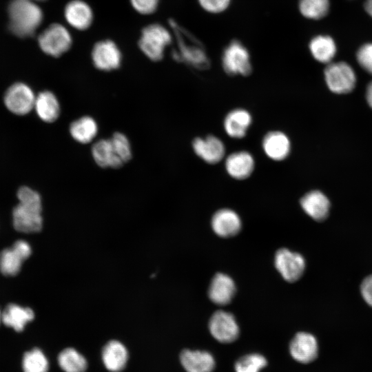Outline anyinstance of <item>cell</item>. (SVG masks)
<instances>
[{"label":"cell","instance_id":"6da1fadb","mask_svg":"<svg viewBox=\"0 0 372 372\" xmlns=\"http://www.w3.org/2000/svg\"><path fill=\"white\" fill-rule=\"evenodd\" d=\"M19 203L12 211L13 225L16 230L23 233H35L41 229V198L38 192L23 186L17 194Z\"/></svg>","mask_w":372,"mask_h":372},{"label":"cell","instance_id":"7a4b0ae2","mask_svg":"<svg viewBox=\"0 0 372 372\" xmlns=\"http://www.w3.org/2000/svg\"><path fill=\"white\" fill-rule=\"evenodd\" d=\"M8 14L10 30L21 37L33 34L43 19L42 10L32 0H12Z\"/></svg>","mask_w":372,"mask_h":372},{"label":"cell","instance_id":"3957f363","mask_svg":"<svg viewBox=\"0 0 372 372\" xmlns=\"http://www.w3.org/2000/svg\"><path fill=\"white\" fill-rule=\"evenodd\" d=\"M171 26L176 35L178 50L174 51L173 57L175 60L184 62L191 66L205 70L210 63L202 45L192 38L179 28L174 21L170 22Z\"/></svg>","mask_w":372,"mask_h":372},{"label":"cell","instance_id":"277c9868","mask_svg":"<svg viewBox=\"0 0 372 372\" xmlns=\"http://www.w3.org/2000/svg\"><path fill=\"white\" fill-rule=\"evenodd\" d=\"M168 30L160 24L154 23L142 30L138 45L143 52L152 61H160L165 48L171 43Z\"/></svg>","mask_w":372,"mask_h":372},{"label":"cell","instance_id":"5b68a950","mask_svg":"<svg viewBox=\"0 0 372 372\" xmlns=\"http://www.w3.org/2000/svg\"><path fill=\"white\" fill-rule=\"evenodd\" d=\"M324 74L328 87L334 93L347 94L355 87L356 74L351 65L344 61L327 64Z\"/></svg>","mask_w":372,"mask_h":372},{"label":"cell","instance_id":"8992f818","mask_svg":"<svg viewBox=\"0 0 372 372\" xmlns=\"http://www.w3.org/2000/svg\"><path fill=\"white\" fill-rule=\"evenodd\" d=\"M39 44L47 54L58 57L67 52L72 45L69 32L63 25L54 23L48 26L39 35Z\"/></svg>","mask_w":372,"mask_h":372},{"label":"cell","instance_id":"52a82bcc","mask_svg":"<svg viewBox=\"0 0 372 372\" xmlns=\"http://www.w3.org/2000/svg\"><path fill=\"white\" fill-rule=\"evenodd\" d=\"M36 96L23 83L12 85L6 92L3 101L7 109L17 115H25L34 109Z\"/></svg>","mask_w":372,"mask_h":372},{"label":"cell","instance_id":"ba28073f","mask_svg":"<svg viewBox=\"0 0 372 372\" xmlns=\"http://www.w3.org/2000/svg\"><path fill=\"white\" fill-rule=\"evenodd\" d=\"M222 61L223 69L229 75L248 76L251 72L249 52L238 41H233L225 48Z\"/></svg>","mask_w":372,"mask_h":372},{"label":"cell","instance_id":"9c48e42d","mask_svg":"<svg viewBox=\"0 0 372 372\" xmlns=\"http://www.w3.org/2000/svg\"><path fill=\"white\" fill-rule=\"evenodd\" d=\"M274 264L282 277L289 282L298 280L303 275L306 262L299 253L286 248L278 249L275 255Z\"/></svg>","mask_w":372,"mask_h":372},{"label":"cell","instance_id":"30bf717a","mask_svg":"<svg viewBox=\"0 0 372 372\" xmlns=\"http://www.w3.org/2000/svg\"><path fill=\"white\" fill-rule=\"evenodd\" d=\"M32 254L30 244L23 240L16 241L10 248L0 253V271L5 276H16L21 270L23 262Z\"/></svg>","mask_w":372,"mask_h":372},{"label":"cell","instance_id":"8fae6325","mask_svg":"<svg viewBox=\"0 0 372 372\" xmlns=\"http://www.w3.org/2000/svg\"><path fill=\"white\" fill-rule=\"evenodd\" d=\"M209 329L218 342L230 343L239 335V327L234 316L225 311H217L211 317Z\"/></svg>","mask_w":372,"mask_h":372},{"label":"cell","instance_id":"7c38bea8","mask_svg":"<svg viewBox=\"0 0 372 372\" xmlns=\"http://www.w3.org/2000/svg\"><path fill=\"white\" fill-rule=\"evenodd\" d=\"M192 148L200 158L211 165L220 162L226 152L224 143L214 135L195 138L192 141Z\"/></svg>","mask_w":372,"mask_h":372},{"label":"cell","instance_id":"4fadbf2b","mask_svg":"<svg viewBox=\"0 0 372 372\" xmlns=\"http://www.w3.org/2000/svg\"><path fill=\"white\" fill-rule=\"evenodd\" d=\"M289 351L292 358L298 362L308 364L316 359L318 344L316 337L307 332H298L291 340Z\"/></svg>","mask_w":372,"mask_h":372},{"label":"cell","instance_id":"5bb4252c","mask_svg":"<svg viewBox=\"0 0 372 372\" xmlns=\"http://www.w3.org/2000/svg\"><path fill=\"white\" fill-rule=\"evenodd\" d=\"M92 58L99 70L110 71L118 68L121 62V54L116 44L110 40L98 42L93 48Z\"/></svg>","mask_w":372,"mask_h":372},{"label":"cell","instance_id":"9a60e30c","mask_svg":"<svg viewBox=\"0 0 372 372\" xmlns=\"http://www.w3.org/2000/svg\"><path fill=\"white\" fill-rule=\"evenodd\" d=\"M225 167L227 173L236 180L249 178L255 168V160L251 153L241 150L231 153L225 158Z\"/></svg>","mask_w":372,"mask_h":372},{"label":"cell","instance_id":"2e32d148","mask_svg":"<svg viewBox=\"0 0 372 372\" xmlns=\"http://www.w3.org/2000/svg\"><path fill=\"white\" fill-rule=\"evenodd\" d=\"M262 149L266 156L276 161H281L287 158L291 151L289 137L281 131L267 132L262 141Z\"/></svg>","mask_w":372,"mask_h":372},{"label":"cell","instance_id":"e0dca14e","mask_svg":"<svg viewBox=\"0 0 372 372\" xmlns=\"http://www.w3.org/2000/svg\"><path fill=\"white\" fill-rule=\"evenodd\" d=\"M242 223L238 214L231 209H220L212 216L211 227L220 237L236 236L241 229Z\"/></svg>","mask_w":372,"mask_h":372},{"label":"cell","instance_id":"ac0fdd59","mask_svg":"<svg viewBox=\"0 0 372 372\" xmlns=\"http://www.w3.org/2000/svg\"><path fill=\"white\" fill-rule=\"evenodd\" d=\"M235 293L234 281L230 276L223 273H218L214 276L208 289L209 299L220 306L229 304Z\"/></svg>","mask_w":372,"mask_h":372},{"label":"cell","instance_id":"d6986e66","mask_svg":"<svg viewBox=\"0 0 372 372\" xmlns=\"http://www.w3.org/2000/svg\"><path fill=\"white\" fill-rule=\"evenodd\" d=\"M103 363L110 372H121L126 366L129 354L125 346L118 340L107 342L101 352Z\"/></svg>","mask_w":372,"mask_h":372},{"label":"cell","instance_id":"ffe728a7","mask_svg":"<svg viewBox=\"0 0 372 372\" xmlns=\"http://www.w3.org/2000/svg\"><path fill=\"white\" fill-rule=\"evenodd\" d=\"M300 205L309 216L316 221L322 222L328 217L331 204L322 192L313 190L301 198Z\"/></svg>","mask_w":372,"mask_h":372},{"label":"cell","instance_id":"44dd1931","mask_svg":"<svg viewBox=\"0 0 372 372\" xmlns=\"http://www.w3.org/2000/svg\"><path fill=\"white\" fill-rule=\"evenodd\" d=\"M252 123L251 114L245 109H234L227 114L223 121L225 133L232 138L245 137Z\"/></svg>","mask_w":372,"mask_h":372},{"label":"cell","instance_id":"7402d4cb","mask_svg":"<svg viewBox=\"0 0 372 372\" xmlns=\"http://www.w3.org/2000/svg\"><path fill=\"white\" fill-rule=\"evenodd\" d=\"M180 360L187 372H212L215 367L213 356L207 351L183 350Z\"/></svg>","mask_w":372,"mask_h":372},{"label":"cell","instance_id":"603a6c76","mask_svg":"<svg viewBox=\"0 0 372 372\" xmlns=\"http://www.w3.org/2000/svg\"><path fill=\"white\" fill-rule=\"evenodd\" d=\"M34 109L39 118L46 123L55 121L60 114L58 99L50 91H43L36 96Z\"/></svg>","mask_w":372,"mask_h":372},{"label":"cell","instance_id":"cb8c5ba5","mask_svg":"<svg viewBox=\"0 0 372 372\" xmlns=\"http://www.w3.org/2000/svg\"><path fill=\"white\" fill-rule=\"evenodd\" d=\"M34 313L31 308L16 304H9L1 314V321L17 332L22 331L25 325L33 320Z\"/></svg>","mask_w":372,"mask_h":372},{"label":"cell","instance_id":"d4e9b609","mask_svg":"<svg viewBox=\"0 0 372 372\" xmlns=\"http://www.w3.org/2000/svg\"><path fill=\"white\" fill-rule=\"evenodd\" d=\"M65 17L72 27L78 30L87 28L92 21V12L90 6L83 1L73 0L65 8Z\"/></svg>","mask_w":372,"mask_h":372},{"label":"cell","instance_id":"484cf974","mask_svg":"<svg viewBox=\"0 0 372 372\" xmlns=\"http://www.w3.org/2000/svg\"><path fill=\"white\" fill-rule=\"evenodd\" d=\"M313 57L318 61L329 64L332 62L337 52L335 40L329 35H317L309 44Z\"/></svg>","mask_w":372,"mask_h":372},{"label":"cell","instance_id":"4316f807","mask_svg":"<svg viewBox=\"0 0 372 372\" xmlns=\"http://www.w3.org/2000/svg\"><path fill=\"white\" fill-rule=\"evenodd\" d=\"M92 155L95 163L100 167L118 168L123 163L116 155L110 139H101L92 147Z\"/></svg>","mask_w":372,"mask_h":372},{"label":"cell","instance_id":"83f0119b","mask_svg":"<svg viewBox=\"0 0 372 372\" xmlns=\"http://www.w3.org/2000/svg\"><path fill=\"white\" fill-rule=\"evenodd\" d=\"M70 133L78 143L87 144L96 136L98 125L93 118L88 116H82L71 123Z\"/></svg>","mask_w":372,"mask_h":372},{"label":"cell","instance_id":"f1b7e54d","mask_svg":"<svg viewBox=\"0 0 372 372\" xmlns=\"http://www.w3.org/2000/svg\"><path fill=\"white\" fill-rule=\"evenodd\" d=\"M57 361L64 372H85L88 366L86 358L72 347L62 350L58 355Z\"/></svg>","mask_w":372,"mask_h":372},{"label":"cell","instance_id":"f546056e","mask_svg":"<svg viewBox=\"0 0 372 372\" xmlns=\"http://www.w3.org/2000/svg\"><path fill=\"white\" fill-rule=\"evenodd\" d=\"M299 10L306 18L318 20L324 17L329 11V0H300Z\"/></svg>","mask_w":372,"mask_h":372},{"label":"cell","instance_id":"4dcf8cb0","mask_svg":"<svg viewBox=\"0 0 372 372\" xmlns=\"http://www.w3.org/2000/svg\"><path fill=\"white\" fill-rule=\"evenodd\" d=\"M22 368L23 372H48L49 362L41 349L34 348L24 354Z\"/></svg>","mask_w":372,"mask_h":372},{"label":"cell","instance_id":"1f68e13d","mask_svg":"<svg viewBox=\"0 0 372 372\" xmlns=\"http://www.w3.org/2000/svg\"><path fill=\"white\" fill-rule=\"evenodd\" d=\"M267 364L264 356L258 353L246 355L235 364L236 372H259Z\"/></svg>","mask_w":372,"mask_h":372},{"label":"cell","instance_id":"d6a6232c","mask_svg":"<svg viewBox=\"0 0 372 372\" xmlns=\"http://www.w3.org/2000/svg\"><path fill=\"white\" fill-rule=\"evenodd\" d=\"M110 139L116 155L123 164L129 161L132 154L131 145L127 136L121 132H116Z\"/></svg>","mask_w":372,"mask_h":372},{"label":"cell","instance_id":"836d02e7","mask_svg":"<svg viewBox=\"0 0 372 372\" xmlns=\"http://www.w3.org/2000/svg\"><path fill=\"white\" fill-rule=\"evenodd\" d=\"M356 59L362 68L372 74V42L365 43L358 48Z\"/></svg>","mask_w":372,"mask_h":372},{"label":"cell","instance_id":"e575fe53","mask_svg":"<svg viewBox=\"0 0 372 372\" xmlns=\"http://www.w3.org/2000/svg\"><path fill=\"white\" fill-rule=\"evenodd\" d=\"M198 2L206 11L218 13L228 7L230 0H198Z\"/></svg>","mask_w":372,"mask_h":372},{"label":"cell","instance_id":"d590c367","mask_svg":"<svg viewBox=\"0 0 372 372\" xmlns=\"http://www.w3.org/2000/svg\"><path fill=\"white\" fill-rule=\"evenodd\" d=\"M131 3L138 12L148 14L156 10L158 0H131Z\"/></svg>","mask_w":372,"mask_h":372},{"label":"cell","instance_id":"8d00e7d4","mask_svg":"<svg viewBox=\"0 0 372 372\" xmlns=\"http://www.w3.org/2000/svg\"><path fill=\"white\" fill-rule=\"evenodd\" d=\"M360 293L366 303L372 307V274L362 280L360 285Z\"/></svg>","mask_w":372,"mask_h":372},{"label":"cell","instance_id":"74e56055","mask_svg":"<svg viewBox=\"0 0 372 372\" xmlns=\"http://www.w3.org/2000/svg\"><path fill=\"white\" fill-rule=\"evenodd\" d=\"M366 100L370 107H372V81L367 86Z\"/></svg>","mask_w":372,"mask_h":372},{"label":"cell","instance_id":"f35d334b","mask_svg":"<svg viewBox=\"0 0 372 372\" xmlns=\"http://www.w3.org/2000/svg\"><path fill=\"white\" fill-rule=\"evenodd\" d=\"M364 8L366 12L372 18V0H365Z\"/></svg>","mask_w":372,"mask_h":372},{"label":"cell","instance_id":"ab89813d","mask_svg":"<svg viewBox=\"0 0 372 372\" xmlns=\"http://www.w3.org/2000/svg\"><path fill=\"white\" fill-rule=\"evenodd\" d=\"M1 314H2V313H1V311H0V322H2V321H1Z\"/></svg>","mask_w":372,"mask_h":372},{"label":"cell","instance_id":"60d3db41","mask_svg":"<svg viewBox=\"0 0 372 372\" xmlns=\"http://www.w3.org/2000/svg\"><path fill=\"white\" fill-rule=\"evenodd\" d=\"M32 1H44V0H32Z\"/></svg>","mask_w":372,"mask_h":372}]
</instances>
